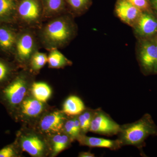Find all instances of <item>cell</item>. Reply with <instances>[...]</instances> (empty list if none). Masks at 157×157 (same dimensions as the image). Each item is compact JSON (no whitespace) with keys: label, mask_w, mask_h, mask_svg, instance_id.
Returning a JSON list of instances; mask_svg holds the SVG:
<instances>
[{"label":"cell","mask_w":157,"mask_h":157,"mask_svg":"<svg viewBox=\"0 0 157 157\" xmlns=\"http://www.w3.org/2000/svg\"><path fill=\"white\" fill-rule=\"evenodd\" d=\"M80 145L90 147H103L117 150L122 145L119 140H110L99 137H89L86 135H81L76 140Z\"/></svg>","instance_id":"14"},{"label":"cell","mask_w":157,"mask_h":157,"mask_svg":"<svg viewBox=\"0 0 157 157\" xmlns=\"http://www.w3.org/2000/svg\"><path fill=\"white\" fill-rule=\"evenodd\" d=\"M48 67L51 69H63L73 65V63L65 56L58 49L49 51L48 55Z\"/></svg>","instance_id":"21"},{"label":"cell","mask_w":157,"mask_h":157,"mask_svg":"<svg viewBox=\"0 0 157 157\" xmlns=\"http://www.w3.org/2000/svg\"><path fill=\"white\" fill-rule=\"evenodd\" d=\"M41 47L37 29L20 28L12 59L20 69H26L31 58Z\"/></svg>","instance_id":"5"},{"label":"cell","mask_w":157,"mask_h":157,"mask_svg":"<svg viewBox=\"0 0 157 157\" xmlns=\"http://www.w3.org/2000/svg\"><path fill=\"white\" fill-rule=\"evenodd\" d=\"M68 116L63 110L52 107L41 117L34 127L46 136L62 132Z\"/></svg>","instance_id":"9"},{"label":"cell","mask_w":157,"mask_h":157,"mask_svg":"<svg viewBox=\"0 0 157 157\" xmlns=\"http://www.w3.org/2000/svg\"><path fill=\"white\" fill-rule=\"evenodd\" d=\"M52 106L39 101L30 94L20 104L13 120L21 125L34 127L40 118Z\"/></svg>","instance_id":"7"},{"label":"cell","mask_w":157,"mask_h":157,"mask_svg":"<svg viewBox=\"0 0 157 157\" xmlns=\"http://www.w3.org/2000/svg\"><path fill=\"white\" fill-rule=\"evenodd\" d=\"M95 111V109H92L86 107L84 110L78 115L82 135H86V133L89 132L91 123Z\"/></svg>","instance_id":"25"},{"label":"cell","mask_w":157,"mask_h":157,"mask_svg":"<svg viewBox=\"0 0 157 157\" xmlns=\"http://www.w3.org/2000/svg\"><path fill=\"white\" fill-rule=\"evenodd\" d=\"M137 58L144 75L157 74V41L155 38L138 40Z\"/></svg>","instance_id":"8"},{"label":"cell","mask_w":157,"mask_h":157,"mask_svg":"<svg viewBox=\"0 0 157 157\" xmlns=\"http://www.w3.org/2000/svg\"><path fill=\"white\" fill-rule=\"evenodd\" d=\"M155 39H156V41H157V35L155 37Z\"/></svg>","instance_id":"30"},{"label":"cell","mask_w":157,"mask_h":157,"mask_svg":"<svg viewBox=\"0 0 157 157\" xmlns=\"http://www.w3.org/2000/svg\"><path fill=\"white\" fill-rule=\"evenodd\" d=\"M15 140L23 151L33 157H47L50 155L48 137L34 127L21 125Z\"/></svg>","instance_id":"4"},{"label":"cell","mask_w":157,"mask_h":157,"mask_svg":"<svg viewBox=\"0 0 157 157\" xmlns=\"http://www.w3.org/2000/svg\"><path fill=\"white\" fill-rule=\"evenodd\" d=\"M115 12L123 22L132 28L135 26L142 13L128 0H117Z\"/></svg>","instance_id":"13"},{"label":"cell","mask_w":157,"mask_h":157,"mask_svg":"<svg viewBox=\"0 0 157 157\" xmlns=\"http://www.w3.org/2000/svg\"><path fill=\"white\" fill-rule=\"evenodd\" d=\"M52 93L50 86L44 82L35 81L30 90V94L33 97L43 102H47L51 97Z\"/></svg>","instance_id":"22"},{"label":"cell","mask_w":157,"mask_h":157,"mask_svg":"<svg viewBox=\"0 0 157 157\" xmlns=\"http://www.w3.org/2000/svg\"><path fill=\"white\" fill-rule=\"evenodd\" d=\"M86 108L81 98L71 95L64 102L62 110L68 116H75L80 114Z\"/></svg>","instance_id":"19"},{"label":"cell","mask_w":157,"mask_h":157,"mask_svg":"<svg viewBox=\"0 0 157 157\" xmlns=\"http://www.w3.org/2000/svg\"><path fill=\"white\" fill-rule=\"evenodd\" d=\"M36 76L27 69H20L10 81L0 88V103L12 119L20 104L30 94Z\"/></svg>","instance_id":"2"},{"label":"cell","mask_w":157,"mask_h":157,"mask_svg":"<svg viewBox=\"0 0 157 157\" xmlns=\"http://www.w3.org/2000/svg\"><path fill=\"white\" fill-rule=\"evenodd\" d=\"M67 13L73 17L80 16L87 12L93 0H65Z\"/></svg>","instance_id":"20"},{"label":"cell","mask_w":157,"mask_h":157,"mask_svg":"<svg viewBox=\"0 0 157 157\" xmlns=\"http://www.w3.org/2000/svg\"><path fill=\"white\" fill-rule=\"evenodd\" d=\"M17 0H0V23L15 24Z\"/></svg>","instance_id":"17"},{"label":"cell","mask_w":157,"mask_h":157,"mask_svg":"<svg viewBox=\"0 0 157 157\" xmlns=\"http://www.w3.org/2000/svg\"><path fill=\"white\" fill-rule=\"evenodd\" d=\"M47 136L50 150L49 157H56L61 152L70 147L74 141L63 131Z\"/></svg>","instance_id":"15"},{"label":"cell","mask_w":157,"mask_h":157,"mask_svg":"<svg viewBox=\"0 0 157 157\" xmlns=\"http://www.w3.org/2000/svg\"><path fill=\"white\" fill-rule=\"evenodd\" d=\"M19 29L14 24L0 23V55L12 59Z\"/></svg>","instance_id":"11"},{"label":"cell","mask_w":157,"mask_h":157,"mask_svg":"<svg viewBox=\"0 0 157 157\" xmlns=\"http://www.w3.org/2000/svg\"><path fill=\"white\" fill-rule=\"evenodd\" d=\"M20 69L12 59L0 55V88L10 81Z\"/></svg>","instance_id":"16"},{"label":"cell","mask_w":157,"mask_h":157,"mask_svg":"<svg viewBox=\"0 0 157 157\" xmlns=\"http://www.w3.org/2000/svg\"><path fill=\"white\" fill-rule=\"evenodd\" d=\"M133 29L138 40L155 38L157 35V16L154 12H142Z\"/></svg>","instance_id":"12"},{"label":"cell","mask_w":157,"mask_h":157,"mask_svg":"<svg viewBox=\"0 0 157 157\" xmlns=\"http://www.w3.org/2000/svg\"><path fill=\"white\" fill-rule=\"evenodd\" d=\"M120 125L101 108L95 109L89 132L107 136L117 135Z\"/></svg>","instance_id":"10"},{"label":"cell","mask_w":157,"mask_h":157,"mask_svg":"<svg viewBox=\"0 0 157 157\" xmlns=\"http://www.w3.org/2000/svg\"><path fill=\"white\" fill-rule=\"evenodd\" d=\"M62 131L69 135L74 141L76 140L82 135L78 116H68L65 121Z\"/></svg>","instance_id":"24"},{"label":"cell","mask_w":157,"mask_h":157,"mask_svg":"<svg viewBox=\"0 0 157 157\" xmlns=\"http://www.w3.org/2000/svg\"><path fill=\"white\" fill-rule=\"evenodd\" d=\"M44 9V21L52 18L67 13L65 0H42Z\"/></svg>","instance_id":"18"},{"label":"cell","mask_w":157,"mask_h":157,"mask_svg":"<svg viewBox=\"0 0 157 157\" xmlns=\"http://www.w3.org/2000/svg\"><path fill=\"white\" fill-rule=\"evenodd\" d=\"M141 12H153L149 0H128Z\"/></svg>","instance_id":"27"},{"label":"cell","mask_w":157,"mask_h":157,"mask_svg":"<svg viewBox=\"0 0 157 157\" xmlns=\"http://www.w3.org/2000/svg\"><path fill=\"white\" fill-rule=\"evenodd\" d=\"M44 21L42 0H17L15 25L37 29Z\"/></svg>","instance_id":"6"},{"label":"cell","mask_w":157,"mask_h":157,"mask_svg":"<svg viewBox=\"0 0 157 157\" xmlns=\"http://www.w3.org/2000/svg\"><path fill=\"white\" fill-rule=\"evenodd\" d=\"M78 157H95V155L90 151H82L79 153Z\"/></svg>","instance_id":"29"},{"label":"cell","mask_w":157,"mask_h":157,"mask_svg":"<svg viewBox=\"0 0 157 157\" xmlns=\"http://www.w3.org/2000/svg\"><path fill=\"white\" fill-rule=\"evenodd\" d=\"M23 151L16 140L0 150V157H23Z\"/></svg>","instance_id":"26"},{"label":"cell","mask_w":157,"mask_h":157,"mask_svg":"<svg viewBox=\"0 0 157 157\" xmlns=\"http://www.w3.org/2000/svg\"><path fill=\"white\" fill-rule=\"evenodd\" d=\"M117 135L122 146L132 145L140 150L145 146L149 136H157V126L151 115L145 113L135 122L120 125Z\"/></svg>","instance_id":"3"},{"label":"cell","mask_w":157,"mask_h":157,"mask_svg":"<svg viewBox=\"0 0 157 157\" xmlns=\"http://www.w3.org/2000/svg\"><path fill=\"white\" fill-rule=\"evenodd\" d=\"M152 10L157 16V0H149Z\"/></svg>","instance_id":"28"},{"label":"cell","mask_w":157,"mask_h":157,"mask_svg":"<svg viewBox=\"0 0 157 157\" xmlns=\"http://www.w3.org/2000/svg\"><path fill=\"white\" fill-rule=\"evenodd\" d=\"M73 16L68 13L52 17L37 29L41 47L48 51L69 45L77 34V26Z\"/></svg>","instance_id":"1"},{"label":"cell","mask_w":157,"mask_h":157,"mask_svg":"<svg viewBox=\"0 0 157 157\" xmlns=\"http://www.w3.org/2000/svg\"><path fill=\"white\" fill-rule=\"evenodd\" d=\"M47 55L38 51L31 58L26 69L35 76H36L40 70L47 63Z\"/></svg>","instance_id":"23"}]
</instances>
